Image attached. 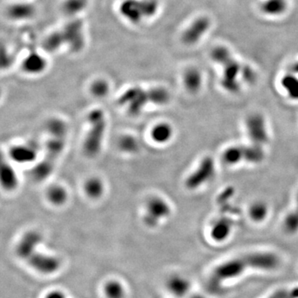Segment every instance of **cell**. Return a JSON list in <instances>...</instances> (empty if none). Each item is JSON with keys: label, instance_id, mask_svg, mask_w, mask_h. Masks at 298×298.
Masks as SVG:
<instances>
[{"label": "cell", "instance_id": "6da1fadb", "mask_svg": "<svg viewBox=\"0 0 298 298\" xmlns=\"http://www.w3.org/2000/svg\"><path fill=\"white\" fill-rule=\"evenodd\" d=\"M47 129L49 139L43 159L33 170V178L39 181L45 180L51 175L66 144V126L63 121L52 119L48 123Z\"/></svg>", "mask_w": 298, "mask_h": 298}, {"label": "cell", "instance_id": "7a4b0ae2", "mask_svg": "<svg viewBox=\"0 0 298 298\" xmlns=\"http://www.w3.org/2000/svg\"><path fill=\"white\" fill-rule=\"evenodd\" d=\"M40 242L41 237L38 233H26L17 246V253L20 257L41 274H53L58 270L60 262L57 258L38 251L37 249Z\"/></svg>", "mask_w": 298, "mask_h": 298}, {"label": "cell", "instance_id": "8fae6325", "mask_svg": "<svg viewBox=\"0 0 298 298\" xmlns=\"http://www.w3.org/2000/svg\"><path fill=\"white\" fill-rule=\"evenodd\" d=\"M223 66L221 85L224 90L230 93H237L239 90L238 76L241 75L242 67L238 61L231 57L221 65Z\"/></svg>", "mask_w": 298, "mask_h": 298}, {"label": "cell", "instance_id": "30bf717a", "mask_svg": "<svg viewBox=\"0 0 298 298\" xmlns=\"http://www.w3.org/2000/svg\"><path fill=\"white\" fill-rule=\"evenodd\" d=\"M169 204L161 197H154L148 200L146 205L144 221L146 224L154 227L162 219H166L171 215Z\"/></svg>", "mask_w": 298, "mask_h": 298}, {"label": "cell", "instance_id": "9a60e30c", "mask_svg": "<svg viewBox=\"0 0 298 298\" xmlns=\"http://www.w3.org/2000/svg\"><path fill=\"white\" fill-rule=\"evenodd\" d=\"M19 3H13L8 8V16L15 21L30 20L35 14V8L27 1L18 0Z\"/></svg>", "mask_w": 298, "mask_h": 298}, {"label": "cell", "instance_id": "1f68e13d", "mask_svg": "<svg viewBox=\"0 0 298 298\" xmlns=\"http://www.w3.org/2000/svg\"><path fill=\"white\" fill-rule=\"evenodd\" d=\"M119 146L122 150L127 153H134L135 151H137L139 148L137 140L131 136H125V137L122 138L119 142Z\"/></svg>", "mask_w": 298, "mask_h": 298}, {"label": "cell", "instance_id": "e575fe53", "mask_svg": "<svg viewBox=\"0 0 298 298\" xmlns=\"http://www.w3.org/2000/svg\"><path fill=\"white\" fill-rule=\"evenodd\" d=\"M46 298H65V295L63 294L61 292H59V291H54V292H52V293H50L49 294H47Z\"/></svg>", "mask_w": 298, "mask_h": 298}, {"label": "cell", "instance_id": "484cf974", "mask_svg": "<svg viewBox=\"0 0 298 298\" xmlns=\"http://www.w3.org/2000/svg\"><path fill=\"white\" fill-rule=\"evenodd\" d=\"M87 6V0H65L62 3V10L66 15L76 17L82 13Z\"/></svg>", "mask_w": 298, "mask_h": 298}, {"label": "cell", "instance_id": "7402d4cb", "mask_svg": "<svg viewBox=\"0 0 298 298\" xmlns=\"http://www.w3.org/2000/svg\"><path fill=\"white\" fill-rule=\"evenodd\" d=\"M151 135L155 142L159 143H166L169 142L173 138V127L167 123H159L153 128Z\"/></svg>", "mask_w": 298, "mask_h": 298}, {"label": "cell", "instance_id": "836d02e7", "mask_svg": "<svg viewBox=\"0 0 298 298\" xmlns=\"http://www.w3.org/2000/svg\"><path fill=\"white\" fill-rule=\"evenodd\" d=\"M241 76L243 77V79L247 81V82L252 83L255 81L256 79V74L255 71H253V69L250 68L249 66H243L242 71H241Z\"/></svg>", "mask_w": 298, "mask_h": 298}, {"label": "cell", "instance_id": "8992f818", "mask_svg": "<svg viewBox=\"0 0 298 298\" xmlns=\"http://www.w3.org/2000/svg\"><path fill=\"white\" fill-rule=\"evenodd\" d=\"M89 130L85 137L83 148L89 157H95L101 149L106 129V118L104 111L99 109L93 110L88 115Z\"/></svg>", "mask_w": 298, "mask_h": 298}, {"label": "cell", "instance_id": "cb8c5ba5", "mask_svg": "<svg viewBox=\"0 0 298 298\" xmlns=\"http://www.w3.org/2000/svg\"><path fill=\"white\" fill-rule=\"evenodd\" d=\"M281 85L293 100H298V77L294 73L287 74L281 79Z\"/></svg>", "mask_w": 298, "mask_h": 298}, {"label": "cell", "instance_id": "ab89813d", "mask_svg": "<svg viewBox=\"0 0 298 298\" xmlns=\"http://www.w3.org/2000/svg\"><path fill=\"white\" fill-rule=\"evenodd\" d=\"M22 1H28V0H22Z\"/></svg>", "mask_w": 298, "mask_h": 298}, {"label": "cell", "instance_id": "d590c367", "mask_svg": "<svg viewBox=\"0 0 298 298\" xmlns=\"http://www.w3.org/2000/svg\"><path fill=\"white\" fill-rule=\"evenodd\" d=\"M280 296H281V290H278L267 298H280Z\"/></svg>", "mask_w": 298, "mask_h": 298}, {"label": "cell", "instance_id": "83f0119b", "mask_svg": "<svg viewBox=\"0 0 298 298\" xmlns=\"http://www.w3.org/2000/svg\"><path fill=\"white\" fill-rule=\"evenodd\" d=\"M285 232L288 235H296L298 233V210L297 208L289 211L285 216L282 223Z\"/></svg>", "mask_w": 298, "mask_h": 298}, {"label": "cell", "instance_id": "603a6c76", "mask_svg": "<svg viewBox=\"0 0 298 298\" xmlns=\"http://www.w3.org/2000/svg\"><path fill=\"white\" fill-rule=\"evenodd\" d=\"M168 288L174 295L183 297L188 293L191 284L187 279L182 277L174 276L168 281Z\"/></svg>", "mask_w": 298, "mask_h": 298}, {"label": "cell", "instance_id": "ffe728a7", "mask_svg": "<svg viewBox=\"0 0 298 298\" xmlns=\"http://www.w3.org/2000/svg\"><path fill=\"white\" fill-rule=\"evenodd\" d=\"M248 214L252 221L259 224L265 221L269 214V208L265 202L262 200H257L249 205Z\"/></svg>", "mask_w": 298, "mask_h": 298}, {"label": "cell", "instance_id": "52a82bcc", "mask_svg": "<svg viewBox=\"0 0 298 298\" xmlns=\"http://www.w3.org/2000/svg\"><path fill=\"white\" fill-rule=\"evenodd\" d=\"M216 173L215 159L211 156H205L190 175L186 178V188L195 191L202 187L213 180Z\"/></svg>", "mask_w": 298, "mask_h": 298}, {"label": "cell", "instance_id": "277c9868", "mask_svg": "<svg viewBox=\"0 0 298 298\" xmlns=\"http://www.w3.org/2000/svg\"><path fill=\"white\" fill-rule=\"evenodd\" d=\"M158 0H123L119 14L130 24L138 25L153 19L159 11Z\"/></svg>", "mask_w": 298, "mask_h": 298}, {"label": "cell", "instance_id": "f546056e", "mask_svg": "<svg viewBox=\"0 0 298 298\" xmlns=\"http://www.w3.org/2000/svg\"><path fill=\"white\" fill-rule=\"evenodd\" d=\"M104 293L108 298H123L124 289L120 282L110 281L104 287Z\"/></svg>", "mask_w": 298, "mask_h": 298}, {"label": "cell", "instance_id": "4fadbf2b", "mask_svg": "<svg viewBox=\"0 0 298 298\" xmlns=\"http://www.w3.org/2000/svg\"><path fill=\"white\" fill-rule=\"evenodd\" d=\"M234 223L232 219L222 216L216 219L211 225L210 236L216 243H223L227 240L232 234Z\"/></svg>", "mask_w": 298, "mask_h": 298}, {"label": "cell", "instance_id": "44dd1931", "mask_svg": "<svg viewBox=\"0 0 298 298\" xmlns=\"http://www.w3.org/2000/svg\"><path fill=\"white\" fill-rule=\"evenodd\" d=\"M287 0H264L260 6L262 12L270 16L281 15L287 10Z\"/></svg>", "mask_w": 298, "mask_h": 298}, {"label": "cell", "instance_id": "5b68a950", "mask_svg": "<svg viewBox=\"0 0 298 298\" xmlns=\"http://www.w3.org/2000/svg\"><path fill=\"white\" fill-rule=\"evenodd\" d=\"M249 269V266L243 255L225 260L214 268L211 272L209 281L210 287L213 290H219L224 282L240 278Z\"/></svg>", "mask_w": 298, "mask_h": 298}, {"label": "cell", "instance_id": "f35d334b", "mask_svg": "<svg viewBox=\"0 0 298 298\" xmlns=\"http://www.w3.org/2000/svg\"><path fill=\"white\" fill-rule=\"evenodd\" d=\"M202 298V297H197V298Z\"/></svg>", "mask_w": 298, "mask_h": 298}, {"label": "cell", "instance_id": "d4e9b609", "mask_svg": "<svg viewBox=\"0 0 298 298\" xmlns=\"http://www.w3.org/2000/svg\"><path fill=\"white\" fill-rule=\"evenodd\" d=\"M1 183L6 190H13L18 184V178L10 165L3 163L1 167Z\"/></svg>", "mask_w": 298, "mask_h": 298}, {"label": "cell", "instance_id": "2e32d148", "mask_svg": "<svg viewBox=\"0 0 298 298\" xmlns=\"http://www.w3.org/2000/svg\"><path fill=\"white\" fill-rule=\"evenodd\" d=\"M183 84L189 93L197 94L202 87L203 77L201 72L197 68L186 69L183 74Z\"/></svg>", "mask_w": 298, "mask_h": 298}, {"label": "cell", "instance_id": "e0dca14e", "mask_svg": "<svg viewBox=\"0 0 298 298\" xmlns=\"http://www.w3.org/2000/svg\"><path fill=\"white\" fill-rule=\"evenodd\" d=\"M9 154L14 161L24 163L30 162L36 159L37 150L33 146L22 144L13 147L10 149Z\"/></svg>", "mask_w": 298, "mask_h": 298}, {"label": "cell", "instance_id": "3957f363", "mask_svg": "<svg viewBox=\"0 0 298 298\" xmlns=\"http://www.w3.org/2000/svg\"><path fill=\"white\" fill-rule=\"evenodd\" d=\"M170 100V94L162 87L151 89L134 86L126 90L119 99V104L125 107L131 115H137L141 113L148 104H165Z\"/></svg>", "mask_w": 298, "mask_h": 298}, {"label": "cell", "instance_id": "4dcf8cb0", "mask_svg": "<svg viewBox=\"0 0 298 298\" xmlns=\"http://www.w3.org/2000/svg\"><path fill=\"white\" fill-rule=\"evenodd\" d=\"M231 57H232L231 53L226 47H217L214 48L213 51L211 52V58L214 61H216L219 65H222Z\"/></svg>", "mask_w": 298, "mask_h": 298}, {"label": "cell", "instance_id": "d6986e66", "mask_svg": "<svg viewBox=\"0 0 298 298\" xmlns=\"http://www.w3.org/2000/svg\"><path fill=\"white\" fill-rule=\"evenodd\" d=\"M243 147V161L251 164H258L265 159V151L263 146L250 143Z\"/></svg>", "mask_w": 298, "mask_h": 298}, {"label": "cell", "instance_id": "d6a6232c", "mask_svg": "<svg viewBox=\"0 0 298 298\" xmlns=\"http://www.w3.org/2000/svg\"><path fill=\"white\" fill-rule=\"evenodd\" d=\"M109 91V85L104 79H99L91 85V92L94 96L97 97H103L106 96Z\"/></svg>", "mask_w": 298, "mask_h": 298}, {"label": "cell", "instance_id": "8d00e7d4", "mask_svg": "<svg viewBox=\"0 0 298 298\" xmlns=\"http://www.w3.org/2000/svg\"><path fill=\"white\" fill-rule=\"evenodd\" d=\"M292 71L294 74H298V61L292 66Z\"/></svg>", "mask_w": 298, "mask_h": 298}, {"label": "cell", "instance_id": "9c48e42d", "mask_svg": "<svg viewBox=\"0 0 298 298\" xmlns=\"http://www.w3.org/2000/svg\"><path fill=\"white\" fill-rule=\"evenodd\" d=\"M249 269L271 272L280 265V258L275 253L268 251L253 252L243 255Z\"/></svg>", "mask_w": 298, "mask_h": 298}, {"label": "cell", "instance_id": "74e56055", "mask_svg": "<svg viewBox=\"0 0 298 298\" xmlns=\"http://www.w3.org/2000/svg\"><path fill=\"white\" fill-rule=\"evenodd\" d=\"M296 208L298 210V192L297 193V196H296Z\"/></svg>", "mask_w": 298, "mask_h": 298}, {"label": "cell", "instance_id": "5bb4252c", "mask_svg": "<svg viewBox=\"0 0 298 298\" xmlns=\"http://www.w3.org/2000/svg\"><path fill=\"white\" fill-rule=\"evenodd\" d=\"M47 61L39 52H31L26 56L22 62V68L28 74H40L45 71Z\"/></svg>", "mask_w": 298, "mask_h": 298}, {"label": "cell", "instance_id": "7c38bea8", "mask_svg": "<svg viewBox=\"0 0 298 298\" xmlns=\"http://www.w3.org/2000/svg\"><path fill=\"white\" fill-rule=\"evenodd\" d=\"M211 27V21L207 17H200L186 28L181 39L186 45H194L207 33Z\"/></svg>", "mask_w": 298, "mask_h": 298}, {"label": "cell", "instance_id": "ba28073f", "mask_svg": "<svg viewBox=\"0 0 298 298\" xmlns=\"http://www.w3.org/2000/svg\"><path fill=\"white\" fill-rule=\"evenodd\" d=\"M245 130L250 143L264 147L269 141L267 121L261 113H252L247 116Z\"/></svg>", "mask_w": 298, "mask_h": 298}, {"label": "cell", "instance_id": "f1b7e54d", "mask_svg": "<svg viewBox=\"0 0 298 298\" xmlns=\"http://www.w3.org/2000/svg\"><path fill=\"white\" fill-rule=\"evenodd\" d=\"M47 198L54 205H62L66 200L67 193L62 186L56 185L50 187L47 192Z\"/></svg>", "mask_w": 298, "mask_h": 298}, {"label": "cell", "instance_id": "ac0fdd59", "mask_svg": "<svg viewBox=\"0 0 298 298\" xmlns=\"http://www.w3.org/2000/svg\"><path fill=\"white\" fill-rule=\"evenodd\" d=\"M222 162L227 167H235L243 161V147L229 146L221 154Z\"/></svg>", "mask_w": 298, "mask_h": 298}, {"label": "cell", "instance_id": "4316f807", "mask_svg": "<svg viewBox=\"0 0 298 298\" xmlns=\"http://www.w3.org/2000/svg\"><path fill=\"white\" fill-rule=\"evenodd\" d=\"M85 192L90 198L97 199L101 197L104 192V185L102 180L97 178H90L85 182Z\"/></svg>", "mask_w": 298, "mask_h": 298}]
</instances>
